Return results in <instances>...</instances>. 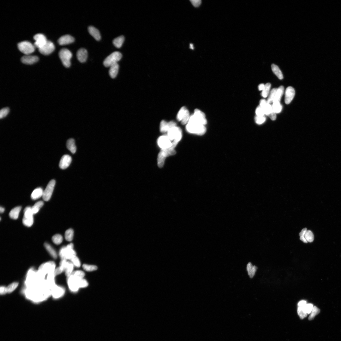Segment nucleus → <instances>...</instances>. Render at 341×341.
<instances>
[{"label": "nucleus", "mask_w": 341, "mask_h": 341, "mask_svg": "<svg viewBox=\"0 0 341 341\" xmlns=\"http://www.w3.org/2000/svg\"><path fill=\"white\" fill-rule=\"evenodd\" d=\"M55 268V265L54 262H48L43 264L40 267L38 272L40 274L45 278L47 274L48 275L54 273Z\"/></svg>", "instance_id": "9"}, {"label": "nucleus", "mask_w": 341, "mask_h": 341, "mask_svg": "<svg viewBox=\"0 0 341 341\" xmlns=\"http://www.w3.org/2000/svg\"><path fill=\"white\" fill-rule=\"evenodd\" d=\"M55 181L54 180H51L48 184L45 190L44 191L42 198L44 200L48 201L51 198L55 185Z\"/></svg>", "instance_id": "13"}, {"label": "nucleus", "mask_w": 341, "mask_h": 341, "mask_svg": "<svg viewBox=\"0 0 341 341\" xmlns=\"http://www.w3.org/2000/svg\"><path fill=\"white\" fill-rule=\"evenodd\" d=\"M78 283L80 288L87 287L88 284V281L84 278L79 279Z\"/></svg>", "instance_id": "51"}, {"label": "nucleus", "mask_w": 341, "mask_h": 341, "mask_svg": "<svg viewBox=\"0 0 341 341\" xmlns=\"http://www.w3.org/2000/svg\"><path fill=\"white\" fill-rule=\"evenodd\" d=\"M23 223L25 226H31L33 222V215L31 207H27L24 209Z\"/></svg>", "instance_id": "10"}, {"label": "nucleus", "mask_w": 341, "mask_h": 341, "mask_svg": "<svg viewBox=\"0 0 341 341\" xmlns=\"http://www.w3.org/2000/svg\"><path fill=\"white\" fill-rule=\"evenodd\" d=\"M272 107L273 111L276 113H280L281 112L282 106L280 103L278 102L273 103Z\"/></svg>", "instance_id": "43"}, {"label": "nucleus", "mask_w": 341, "mask_h": 341, "mask_svg": "<svg viewBox=\"0 0 341 341\" xmlns=\"http://www.w3.org/2000/svg\"><path fill=\"white\" fill-rule=\"evenodd\" d=\"M257 269L255 266H253L251 263H249L247 266V269L248 274L251 278L253 277L255 274Z\"/></svg>", "instance_id": "31"}, {"label": "nucleus", "mask_w": 341, "mask_h": 341, "mask_svg": "<svg viewBox=\"0 0 341 341\" xmlns=\"http://www.w3.org/2000/svg\"><path fill=\"white\" fill-rule=\"evenodd\" d=\"M39 59L37 56L26 55L21 58V61L25 64H32L37 62Z\"/></svg>", "instance_id": "22"}, {"label": "nucleus", "mask_w": 341, "mask_h": 341, "mask_svg": "<svg viewBox=\"0 0 341 341\" xmlns=\"http://www.w3.org/2000/svg\"><path fill=\"white\" fill-rule=\"evenodd\" d=\"M59 56L63 65L66 67H69L71 65L70 61L72 56L71 52L67 49L63 48L60 51Z\"/></svg>", "instance_id": "6"}, {"label": "nucleus", "mask_w": 341, "mask_h": 341, "mask_svg": "<svg viewBox=\"0 0 341 341\" xmlns=\"http://www.w3.org/2000/svg\"><path fill=\"white\" fill-rule=\"evenodd\" d=\"M176 126V123L174 121L167 122L165 120H163L160 123L159 129L161 133H167L171 128Z\"/></svg>", "instance_id": "18"}, {"label": "nucleus", "mask_w": 341, "mask_h": 341, "mask_svg": "<svg viewBox=\"0 0 341 341\" xmlns=\"http://www.w3.org/2000/svg\"><path fill=\"white\" fill-rule=\"evenodd\" d=\"M33 39L35 41L34 45L38 49L44 46L48 41L46 38L42 33L37 34L33 36Z\"/></svg>", "instance_id": "16"}, {"label": "nucleus", "mask_w": 341, "mask_h": 341, "mask_svg": "<svg viewBox=\"0 0 341 341\" xmlns=\"http://www.w3.org/2000/svg\"><path fill=\"white\" fill-rule=\"evenodd\" d=\"M186 131L189 133L202 136L205 134L206 128L192 115H190L189 120L186 125Z\"/></svg>", "instance_id": "2"}, {"label": "nucleus", "mask_w": 341, "mask_h": 341, "mask_svg": "<svg viewBox=\"0 0 341 341\" xmlns=\"http://www.w3.org/2000/svg\"><path fill=\"white\" fill-rule=\"evenodd\" d=\"M284 87L282 86L277 88L273 103L275 102L280 103L281 97L284 93Z\"/></svg>", "instance_id": "27"}, {"label": "nucleus", "mask_w": 341, "mask_h": 341, "mask_svg": "<svg viewBox=\"0 0 341 341\" xmlns=\"http://www.w3.org/2000/svg\"><path fill=\"white\" fill-rule=\"evenodd\" d=\"M192 5L195 7H198L201 3L200 0H191L190 1Z\"/></svg>", "instance_id": "54"}, {"label": "nucleus", "mask_w": 341, "mask_h": 341, "mask_svg": "<svg viewBox=\"0 0 341 341\" xmlns=\"http://www.w3.org/2000/svg\"><path fill=\"white\" fill-rule=\"evenodd\" d=\"M43 193H44V190L41 188L39 187V188H36L33 190L31 196L33 200H36L40 198L42 196V197Z\"/></svg>", "instance_id": "30"}, {"label": "nucleus", "mask_w": 341, "mask_h": 341, "mask_svg": "<svg viewBox=\"0 0 341 341\" xmlns=\"http://www.w3.org/2000/svg\"><path fill=\"white\" fill-rule=\"evenodd\" d=\"M297 312L298 314L301 319H303L305 318L308 315L304 309V307L299 306L297 308Z\"/></svg>", "instance_id": "38"}, {"label": "nucleus", "mask_w": 341, "mask_h": 341, "mask_svg": "<svg viewBox=\"0 0 341 341\" xmlns=\"http://www.w3.org/2000/svg\"><path fill=\"white\" fill-rule=\"evenodd\" d=\"M18 285V283L17 282L13 283L9 285L7 287V293H11L17 287Z\"/></svg>", "instance_id": "48"}, {"label": "nucleus", "mask_w": 341, "mask_h": 341, "mask_svg": "<svg viewBox=\"0 0 341 341\" xmlns=\"http://www.w3.org/2000/svg\"><path fill=\"white\" fill-rule=\"evenodd\" d=\"M64 293L65 290L62 287L55 285L52 288L51 295L54 298H59L63 295Z\"/></svg>", "instance_id": "19"}, {"label": "nucleus", "mask_w": 341, "mask_h": 341, "mask_svg": "<svg viewBox=\"0 0 341 341\" xmlns=\"http://www.w3.org/2000/svg\"><path fill=\"white\" fill-rule=\"evenodd\" d=\"M74 236V231L73 229H70L66 230L65 233V238L66 240L68 241L72 240Z\"/></svg>", "instance_id": "39"}, {"label": "nucleus", "mask_w": 341, "mask_h": 341, "mask_svg": "<svg viewBox=\"0 0 341 341\" xmlns=\"http://www.w3.org/2000/svg\"><path fill=\"white\" fill-rule=\"evenodd\" d=\"M265 87V85L264 84H260L258 88H259V91L263 90Z\"/></svg>", "instance_id": "59"}, {"label": "nucleus", "mask_w": 341, "mask_h": 341, "mask_svg": "<svg viewBox=\"0 0 341 341\" xmlns=\"http://www.w3.org/2000/svg\"><path fill=\"white\" fill-rule=\"evenodd\" d=\"M82 267L85 271L88 272L93 271L96 270L98 269L97 267L96 266L87 265V264H84L82 265Z\"/></svg>", "instance_id": "45"}, {"label": "nucleus", "mask_w": 341, "mask_h": 341, "mask_svg": "<svg viewBox=\"0 0 341 341\" xmlns=\"http://www.w3.org/2000/svg\"><path fill=\"white\" fill-rule=\"evenodd\" d=\"M295 94V91L292 87H288L285 90V104H289L293 99Z\"/></svg>", "instance_id": "20"}, {"label": "nucleus", "mask_w": 341, "mask_h": 341, "mask_svg": "<svg viewBox=\"0 0 341 341\" xmlns=\"http://www.w3.org/2000/svg\"><path fill=\"white\" fill-rule=\"evenodd\" d=\"M9 112V109L8 107H5L2 109L0 111V118H4L7 116Z\"/></svg>", "instance_id": "50"}, {"label": "nucleus", "mask_w": 341, "mask_h": 341, "mask_svg": "<svg viewBox=\"0 0 341 341\" xmlns=\"http://www.w3.org/2000/svg\"><path fill=\"white\" fill-rule=\"evenodd\" d=\"M79 279L72 274L68 278L67 283L69 288L73 292H76L80 288L78 283Z\"/></svg>", "instance_id": "15"}, {"label": "nucleus", "mask_w": 341, "mask_h": 341, "mask_svg": "<svg viewBox=\"0 0 341 341\" xmlns=\"http://www.w3.org/2000/svg\"><path fill=\"white\" fill-rule=\"evenodd\" d=\"M307 231V229L306 228H305L303 229L299 233V236H305V233H306V232Z\"/></svg>", "instance_id": "58"}, {"label": "nucleus", "mask_w": 341, "mask_h": 341, "mask_svg": "<svg viewBox=\"0 0 341 341\" xmlns=\"http://www.w3.org/2000/svg\"><path fill=\"white\" fill-rule=\"evenodd\" d=\"M260 105L262 107L266 115L269 117L272 120H275L276 118V114L270 104L267 103L265 99H263L260 100Z\"/></svg>", "instance_id": "7"}, {"label": "nucleus", "mask_w": 341, "mask_h": 341, "mask_svg": "<svg viewBox=\"0 0 341 341\" xmlns=\"http://www.w3.org/2000/svg\"><path fill=\"white\" fill-rule=\"evenodd\" d=\"M124 36H121L114 39L113 44L117 48H121L125 41Z\"/></svg>", "instance_id": "32"}, {"label": "nucleus", "mask_w": 341, "mask_h": 341, "mask_svg": "<svg viewBox=\"0 0 341 341\" xmlns=\"http://www.w3.org/2000/svg\"><path fill=\"white\" fill-rule=\"evenodd\" d=\"M74 267V265L71 262H67L64 271L65 272L66 275L68 277H69L73 273Z\"/></svg>", "instance_id": "35"}, {"label": "nucleus", "mask_w": 341, "mask_h": 341, "mask_svg": "<svg viewBox=\"0 0 341 341\" xmlns=\"http://www.w3.org/2000/svg\"><path fill=\"white\" fill-rule=\"evenodd\" d=\"M277 89L276 88H273L270 92L269 96L267 100V102L269 104L273 103Z\"/></svg>", "instance_id": "44"}, {"label": "nucleus", "mask_w": 341, "mask_h": 341, "mask_svg": "<svg viewBox=\"0 0 341 341\" xmlns=\"http://www.w3.org/2000/svg\"><path fill=\"white\" fill-rule=\"evenodd\" d=\"M255 121L257 124L261 125L262 124L265 122L266 120L265 117L264 116H259L256 115L255 117Z\"/></svg>", "instance_id": "49"}, {"label": "nucleus", "mask_w": 341, "mask_h": 341, "mask_svg": "<svg viewBox=\"0 0 341 341\" xmlns=\"http://www.w3.org/2000/svg\"><path fill=\"white\" fill-rule=\"evenodd\" d=\"M55 49V47L53 43L50 41H48L44 46L39 49V50L42 54L47 55L51 54Z\"/></svg>", "instance_id": "17"}, {"label": "nucleus", "mask_w": 341, "mask_h": 341, "mask_svg": "<svg viewBox=\"0 0 341 341\" xmlns=\"http://www.w3.org/2000/svg\"><path fill=\"white\" fill-rule=\"evenodd\" d=\"M167 135L172 142L175 140L180 141L182 137V131L176 126L171 128L167 132Z\"/></svg>", "instance_id": "12"}, {"label": "nucleus", "mask_w": 341, "mask_h": 341, "mask_svg": "<svg viewBox=\"0 0 341 341\" xmlns=\"http://www.w3.org/2000/svg\"><path fill=\"white\" fill-rule=\"evenodd\" d=\"M66 146L68 149L73 154L76 153V148L74 139H70L68 140L66 143Z\"/></svg>", "instance_id": "26"}, {"label": "nucleus", "mask_w": 341, "mask_h": 341, "mask_svg": "<svg viewBox=\"0 0 341 341\" xmlns=\"http://www.w3.org/2000/svg\"><path fill=\"white\" fill-rule=\"evenodd\" d=\"M179 142V141L174 140L173 142V145L171 147L167 149H161L157 158V164L159 168L163 167L165 159L167 157L176 154V151L175 148Z\"/></svg>", "instance_id": "3"}, {"label": "nucleus", "mask_w": 341, "mask_h": 341, "mask_svg": "<svg viewBox=\"0 0 341 341\" xmlns=\"http://www.w3.org/2000/svg\"><path fill=\"white\" fill-rule=\"evenodd\" d=\"M190 117L188 110L185 107H181L178 112L177 119L178 121L181 122L182 125H186L189 120Z\"/></svg>", "instance_id": "11"}, {"label": "nucleus", "mask_w": 341, "mask_h": 341, "mask_svg": "<svg viewBox=\"0 0 341 341\" xmlns=\"http://www.w3.org/2000/svg\"><path fill=\"white\" fill-rule=\"evenodd\" d=\"M300 239L301 241H302L304 243H308V242L306 240V239L305 238V236H300Z\"/></svg>", "instance_id": "60"}, {"label": "nucleus", "mask_w": 341, "mask_h": 341, "mask_svg": "<svg viewBox=\"0 0 341 341\" xmlns=\"http://www.w3.org/2000/svg\"><path fill=\"white\" fill-rule=\"evenodd\" d=\"M51 290L52 289L44 281L27 287L25 294L27 299L38 303L47 299L51 295Z\"/></svg>", "instance_id": "1"}, {"label": "nucleus", "mask_w": 341, "mask_h": 341, "mask_svg": "<svg viewBox=\"0 0 341 341\" xmlns=\"http://www.w3.org/2000/svg\"><path fill=\"white\" fill-rule=\"evenodd\" d=\"M157 143L161 149L169 148L173 144V142H172L167 135H163L159 137L157 140Z\"/></svg>", "instance_id": "14"}, {"label": "nucleus", "mask_w": 341, "mask_h": 341, "mask_svg": "<svg viewBox=\"0 0 341 341\" xmlns=\"http://www.w3.org/2000/svg\"><path fill=\"white\" fill-rule=\"evenodd\" d=\"M271 84L268 83L265 85V87L264 90H263L261 94L262 96L264 98H265L268 96V95L269 93L270 90V88H271Z\"/></svg>", "instance_id": "41"}, {"label": "nucleus", "mask_w": 341, "mask_h": 341, "mask_svg": "<svg viewBox=\"0 0 341 341\" xmlns=\"http://www.w3.org/2000/svg\"><path fill=\"white\" fill-rule=\"evenodd\" d=\"M75 41V39L71 36L67 35L63 36L58 40V43L60 45H64L72 44Z\"/></svg>", "instance_id": "23"}, {"label": "nucleus", "mask_w": 341, "mask_h": 341, "mask_svg": "<svg viewBox=\"0 0 341 341\" xmlns=\"http://www.w3.org/2000/svg\"><path fill=\"white\" fill-rule=\"evenodd\" d=\"M17 47L20 51L26 55H29L33 53L35 51L36 48L31 43L27 41L19 43Z\"/></svg>", "instance_id": "8"}, {"label": "nucleus", "mask_w": 341, "mask_h": 341, "mask_svg": "<svg viewBox=\"0 0 341 341\" xmlns=\"http://www.w3.org/2000/svg\"><path fill=\"white\" fill-rule=\"evenodd\" d=\"M313 305L312 303H307L306 305L304 307V309L307 314H310L312 311L313 308Z\"/></svg>", "instance_id": "53"}, {"label": "nucleus", "mask_w": 341, "mask_h": 341, "mask_svg": "<svg viewBox=\"0 0 341 341\" xmlns=\"http://www.w3.org/2000/svg\"><path fill=\"white\" fill-rule=\"evenodd\" d=\"M256 113V115L259 116H264L265 115L262 107L260 105L257 107Z\"/></svg>", "instance_id": "52"}, {"label": "nucleus", "mask_w": 341, "mask_h": 341, "mask_svg": "<svg viewBox=\"0 0 341 341\" xmlns=\"http://www.w3.org/2000/svg\"><path fill=\"white\" fill-rule=\"evenodd\" d=\"M119 66L118 63H116L110 67L109 71L110 76L113 78H115L117 76L119 70Z\"/></svg>", "instance_id": "28"}, {"label": "nucleus", "mask_w": 341, "mask_h": 341, "mask_svg": "<svg viewBox=\"0 0 341 341\" xmlns=\"http://www.w3.org/2000/svg\"><path fill=\"white\" fill-rule=\"evenodd\" d=\"M190 49H192V50H193V49H194V47H193V44H190Z\"/></svg>", "instance_id": "62"}, {"label": "nucleus", "mask_w": 341, "mask_h": 341, "mask_svg": "<svg viewBox=\"0 0 341 341\" xmlns=\"http://www.w3.org/2000/svg\"><path fill=\"white\" fill-rule=\"evenodd\" d=\"M122 54L119 52H113L107 57L104 60L103 64L106 67H110L115 64L117 63L122 58Z\"/></svg>", "instance_id": "5"}, {"label": "nucleus", "mask_w": 341, "mask_h": 341, "mask_svg": "<svg viewBox=\"0 0 341 341\" xmlns=\"http://www.w3.org/2000/svg\"><path fill=\"white\" fill-rule=\"evenodd\" d=\"M70 260H71V262L74 266L77 267V268H79V267H80V261L78 258L77 257H76V255L73 257Z\"/></svg>", "instance_id": "47"}, {"label": "nucleus", "mask_w": 341, "mask_h": 341, "mask_svg": "<svg viewBox=\"0 0 341 341\" xmlns=\"http://www.w3.org/2000/svg\"><path fill=\"white\" fill-rule=\"evenodd\" d=\"M7 293V287L4 286L1 287L0 288V293L1 295H4Z\"/></svg>", "instance_id": "56"}, {"label": "nucleus", "mask_w": 341, "mask_h": 341, "mask_svg": "<svg viewBox=\"0 0 341 341\" xmlns=\"http://www.w3.org/2000/svg\"><path fill=\"white\" fill-rule=\"evenodd\" d=\"M44 205V202L42 201H40L36 202V203L31 207V209L33 214L38 213L39 210Z\"/></svg>", "instance_id": "36"}, {"label": "nucleus", "mask_w": 341, "mask_h": 341, "mask_svg": "<svg viewBox=\"0 0 341 341\" xmlns=\"http://www.w3.org/2000/svg\"><path fill=\"white\" fill-rule=\"evenodd\" d=\"M21 208L20 206H18L14 208L10 212L9 214V216L12 219L14 220L17 219L19 216V214L21 210Z\"/></svg>", "instance_id": "29"}, {"label": "nucleus", "mask_w": 341, "mask_h": 341, "mask_svg": "<svg viewBox=\"0 0 341 341\" xmlns=\"http://www.w3.org/2000/svg\"><path fill=\"white\" fill-rule=\"evenodd\" d=\"M271 68L273 72L277 76L279 79L281 80L283 79V75L278 66L274 64H273L271 65Z\"/></svg>", "instance_id": "33"}, {"label": "nucleus", "mask_w": 341, "mask_h": 341, "mask_svg": "<svg viewBox=\"0 0 341 341\" xmlns=\"http://www.w3.org/2000/svg\"><path fill=\"white\" fill-rule=\"evenodd\" d=\"M88 29L89 33L96 41L100 40L101 38L99 30L92 26H89Z\"/></svg>", "instance_id": "25"}, {"label": "nucleus", "mask_w": 341, "mask_h": 341, "mask_svg": "<svg viewBox=\"0 0 341 341\" xmlns=\"http://www.w3.org/2000/svg\"><path fill=\"white\" fill-rule=\"evenodd\" d=\"M307 302L305 300H302L300 301L298 303V306L303 307L305 306L307 304Z\"/></svg>", "instance_id": "57"}, {"label": "nucleus", "mask_w": 341, "mask_h": 341, "mask_svg": "<svg viewBox=\"0 0 341 341\" xmlns=\"http://www.w3.org/2000/svg\"><path fill=\"white\" fill-rule=\"evenodd\" d=\"M77 57L80 62L84 63L86 61L88 58V52L86 49L81 48L77 52Z\"/></svg>", "instance_id": "24"}, {"label": "nucleus", "mask_w": 341, "mask_h": 341, "mask_svg": "<svg viewBox=\"0 0 341 341\" xmlns=\"http://www.w3.org/2000/svg\"><path fill=\"white\" fill-rule=\"evenodd\" d=\"M320 312V310L317 307L315 306H314L312 312L310 313V315L309 318V320H313L315 316L318 314Z\"/></svg>", "instance_id": "37"}, {"label": "nucleus", "mask_w": 341, "mask_h": 341, "mask_svg": "<svg viewBox=\"0 0 341 341\" xmlns=\"http://www.w3.org/2000/svg\"><path fill=\"white\" fill-rule=\"evenodd\" d=\"M72 275L79 279H83L85 275L84 273L81 270H77L73 272Z\"/></svg>", "instance_id": "46"}, {"label": "nucleus", "mask_w": 341, "mask_h": 341, "mask_svg": "<svg viewBox=\"0 0 341 341\" xmlns=\"http://www.w3.org/2000/svg\"><path fill=\"white\" fill-rule=\"evenodd\" d=\"M305 237L308 242L311 243L314 240V236L312 232L310 230H307L305 235Z\"/></svg>", "instance_id": "42"}, {"label": "nucleus", "mask_w": 341, "mask_h": 341, "mask_svg": "<svg viewBox=\"0 0 341 341\" xmlns=\"http://www.w3.org/2000/svg\"><path fill=\"white\" fill-rule=\"evenodd\" d=\"M64 271L63 269L61 268L60 266L56 269H55L54 272L55 276L57 275H59Z\"/></svg>", "instance_id": "55"}, {"label": "nucleus", "mask_w": 341, "mask_h": 341, "mask_svg": "<svg viewBox=\"0 0 341 341\" xmlns=\"http://www.w3.org/2000/svg\"><path fill=\"white\" fill-rule=\"evenodd\" d=\"M59 254L62 259H71L73 257L76 255V252L73 249V245L70 243L66 247H62L61 249Z\"/></svg>", "instance_id": "4"}, {"label": "nucleus", "mask_w": 341, "mask_h": 341, "mask_svg": "<svg viewBox=\"0 0 341 341\" xmlns=\"http://www.w3.org/2000/svg\"><path fill=\"white\" fill-rule=\"evenodd\" d=\"M5 210V208L3 207H1L0 208V211L1 213H3Z\"/></svg>", "instance_id": "61"}, {"label": "nucleus", "mask_w": 341, "mask_h": 341, "mask_svg": "<svg viewBox=\"0 0 341 341\" xmlns=\"http://www.w3.org/2000/svg\"><path fill=\"white\" fill-rule=\"evenodd\" d=\"M72 161L71 157L68 155H64L61 158L59 163V167L62 169L68 167Z\"/></svg>", "instance_id": "21"}, {"label": "nucleus", "mask_w": 341, "mask_h": 341, "mask_svg": "<svg viewBox=\"0 0 341 341\" xmlns=\"http://www.w3.org/2000/svg\"><path fill=\"white\" fill-rule=\"evenodd\" d=\"M44 247L46 249L48 252V253H50V255L54 259H57V255L56 251L54 250V249L52 247L51 245L47 243H45L44 244Z\"/></svg>", "instance_id": "34"}, {"label": "nucleus", "mask_w": 341, "mask_h": 341, "mask_svg": "<svg viewBox=\"0 0 341 341\" xmlns=\"http://www.w3.org/2000/svg\"><path fill=\"white\" fill-rule=\"evenodd\" d=\"M52 241L54 243L57 245H59L62 243L63 238L62 236L60 234H57L54 235L52 238Z\"/></svg>", "instance_id": "40"}]
</instances>
